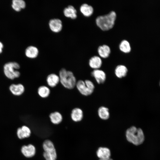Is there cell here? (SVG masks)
Segmentation results:
<instances>
[{"instance_id":"obj_1","label":"cell","mask_w":160,"mask_h":160,"mask_svg":"<svg viewBox=\"0 0 160 160\" xmlns=\"http://www.w3.org/2000/svg\"><path fill=\"white\" fill-rule=\"evenodd\" d=\"M116 18V12L111 11L107 14L98 16L95 19L96 23L101 30H108L113 27Z\"/></svg>"},{"instance_id":"obj_2","label":"cell","mask_w":160,"mask_h":160,"mask_svg":"<svg viewBox=\"0 0 160 160\" xmlns=\"http://www.w3.org/2000/svg\"><path fill=\"white\" fill-rule=\"evenodd\" d=\"M59 76L60 82L65 88L71 89L76 87L77 81L72 71L62 68L59 72Z\"/></svg>"},{"instance_id":"obj_3","label":"cell","mask_w":160,"mask_h":160,"mask_svg":"<svg viewBox=\"0 0 160 160\" xmlns=\"http://www.w3.org/2000/svg\"><path fill=\"white\" fill-rule=\"evenodd\" d=\"M126 135L129 142L136 145L141 144L144 140L145 137L142 130L135 126H132L127 130Z\"/></svg>"},{"instance_id":"obj_4","label":"cell","mask_w":160,"mask_h":160,"mask_svg":"<svg viewBox=\"0 0 160 160\" xmlns=\"http://www.w3.org/2000/svg\"><path fill=\"white\" fill-rule=\"evenodd\" d=\"M20 68L19 64L17 62L7 63L4 66V72L5 76L8 79L13 80L18 78L20 76V73L17 70Z\"/></svg>"},{"instance_id":"obj_5","label":"cell","mask_w":160,"mask_h":160,"mask_svg":"<svg viewBox=\"0 0 160 160\" xmlns=\"http://www.w3.org/2000/svg\"><path fill=\"white\" fill-rule=\"evenodd\" d=\"M43 147L44 152L43 156L46 160H56L57 153L54 145L49 140H46L43 143Z\"/></svg>"},{"instance_id":"obj_6","label":"cell","mask_w":160,"mask_h":160,"mask_svg":"<svg viewBox=\"0 0 160 160\" xmlns=\"http://www.w3.org/2000/svg\"><path fill=\"white\" fill-rule=\"evenodd\" d=\"M76 87L81 94L85 96L91 95L94 91L89 89L85 84L84 81L82 80L77 81Z\"/></svg>"},{"instance_id":"obj_7","label":"cell","mask_w":160,"mask_h":160,"mask_svg":"<svg viewBox=\"0 0 160 160\" xmlns=\"http://www.w3.org/2000/svg\"><path fill=\"white\" fill-rule=\"evenodd\" d=\"M48 24L50 30L54 33H59L62 29V22L59 19L54 18L50 20Z\"/></svg>"},{"instance_id":"obj_8","label":"cell","mask_w":160,"mask_h":160,"mask_svg":"<svg viewBox=\"0 0 160 160\" xmlns=\"http://www.w3.org/2000/svg\"><path fill=\"white\" fill-rule=\"evenodd\" d=\"M92 76L94 77L98 84L103 83L106 79V75L105 72L100 69H94L91 73Z\"/></svg>"},{"instance_id":"obj_9","label":"cell","mask_w":160,"mask_h":160,"mask_svg":"<svg viewBox=\"0 0 160 160\" xmlns=\"http://www.w3.org/2000/svg\"><path fill=\"white\" fill-rule=\"evenodd\" d=\"M22 154L26 157L31 158L36 153V148L32 145L29 144L27 146L24 145L21 149Z\"/></svg>"},{"instance_id":"obj_10","label":"cell","mask_w":160,"mask_h":160,"mask_svg":"<svg viewBox=\"0 0 160 160\" xmlns=\"http://www.w3.org/2000/svg\"><path fill=\"white\" fill-rule=\"evenodd\" d=\"M46 81L49 86L54 87L60 82L59 76L54 73L50 74L47 77Z\"/></svg>"},{"instance_id":"obj_11","label":"cell","mask_w":160,"mask_h":160,"mask_svg":"<svg viewBox=\"0 0 160 160\" xmlns=\"http://www.w3.org/2000/svg\"><path fill=\"white\" fill-rule=\"evenodd\" d=\"M102 61L99 56L94 55L91 57L89 60V66L94 69H99L102 66Z\"/></svg>"},{"instance_id":"obj_12","label":"cell","mask_w":160,"mask_h":160,"mask_svg":"<svg viewBox=\"0 0 160 160\" xmlns=\"http://www.w3.org/2000/svg\"><path fill=\"white\" fill-rule=\"evenodd\" d=\"M9 89L13 95L16 96L21 95L25 90L24 86L21 84H12L9 87Z\"/></svg>"},{"instance_id":"obj_13","label":"cell","mask_w":160,"mask_h":160,"mask_svg":"<svg viewBox=\"0 0 160 160\" xmlns=\"http://www.w3.org/2000/svg\"><path fill=\"white\" fill-rule=\"evenodd\" d=\"M63 13L65 17L72 19H75L77 17V11L74 7L71 5L65 8Z\"/></svg>"},{"instance_id":"obj_14","label":"cell","mask_w":160,"mask_h":160,"mask_svg":"<svg viewBox=\"0 0 160 160\" xmlns=\"http://www.w3.org/2000/svg\"><path fill=\"white\" fill-rule=\"evenodd\" d=\"M97 155L100 159H107L110 158L111 152L110 150L106 147H100L97 151Z\"/></svg>"},{"instance_id":"obj_15","label":"cell","mask_w":160,"mask_h":160,"mask_svg":"<svg viewBox=\"0 0 160 160\" xmlns=\"http://www.w3.org/2000/svg\"><path fill=\"white\" fill-rule=\"evenodd\" d=\"M71 116L72 119L74 121H80L83 117V111L79 108H75L72 110Z\"/></svg>"},{"instance_id":"obj_16","label":"cell","mask_w":160,"mask_h":160,"mask_svg":"<svg viewBox=\"0 0 160 160\" xmlns=\"http://www.w3.org/2000/svg\"><path fill=\"white\" fill-rule=\"evenodd\" d=\"M97 52L101 57L106 58L109 56L111 52V49L108 45L103 44L98 47Z\"/></svg>"},{"instance_id":"obj_17","label":"cell","mask_w":160,"mask_h":160,"mask_svg":"<svg viewBox=\"0 0 160 160\" xmlns=\"http://www.w3.org/2000/svg\"><path fill=\"white\" fill-rule=\"evenodd\" d=\"M31 131L27 126H23L18 128L17 131V135L20 139H23L29 137L31 135Z\"/></svg>"},{"instance_id":"obj_18","label":"cell","mask_w":160,"mask_h":160,"mask_svg":"<svg viewBox=\"0 0 160 160\" xmlns=\"http://www.w3.org/2000/svg\"><path fill=\"white\" fill-rule=\"evenodd\" d=\"M127 67L123 65H117L115 69V74L116 76L119 78H122L125 77L127 73Z\"/></svg>"},{"instance_id":"obj_19","label":"cell","mask_w":160,"mask_h":160,"mask_svg":"<svg viewBox=\"0 0 160 160\" xmlns=\"http://www.w3.org/2000/svg\"><path fill=\"white\" fill-rule=\"evenodd\" d=\"M25 55L28 58L33 59L36 58L39 53V49L36 47L30 46L28 47L25 50Z\"/></svg>"},{"instance_id":"obj_20","label":"cell","mask_w":160,"mask_h":160,"mask_svg":"<svg viewBox=\"0 0 160 160\" xmlns=\"http://www.w3.org/2000/svg\"><path fill=\"white\" fill-rule=\"evenodd\" d=\"M80 10L84 16L88 17L93 14L94 9L91 5L87 3H84L81 6Z\"/></svg>"},{"instance_id":"obj_21","label":"cell","mask_w":160,"mask_h":160,"mask_svg":"<svg viewBox=\"0 0 160 160\" xmlns=\"http://www.w3.org/2000/svg\"><path fill=\"white\" fill-rule=\"evenodd\" d=\"M49 117L51 122L54 124H59L63 120L62 114L58 111L51 113L49 114Z\"/></svg>"},{"instance_id":"obj_22","label":"cell","mask_w":160,"mask_h":160,"mask_svg":"<svg viewBox=\"0 0 160 160\" xmlns=\"http://www.w3.org/2000/svg\"><path fill=\"white\" fill-rule=\"evenodd\" d=\"M37 92L39 96L42 98L48 97L50 93L49 88L47 86L42 85L38 88Z\"/></svg>"},{"instance_id":"obj_23","label":"cell","mask_w":160,"mask_h":160,"mask_svg":"<svg viewBox=\"0 0 160 160\" xmlns=\"http://www.w3.org/2000/svg\"><path fill=\"white\" fill-rule=\"evenodd\" d=\"M98 114L100 118L103 120H107L110 116L109 109L105 106H102L99 108Z\"/></svg>"},{"instance_id":"obj_24","label":"cell","mask_w":160,"mask_h":160,"mask_svg":"<svg viewBox=\"0 0 160 160\" xmlns=\"http://www.w3.org/2000/svg\"><path fill=\"white\" fill-rule=\"evenodd\" d=\"M12 6L14 10L19 12L25 7L26 4L23 0H13L12 1Z\"/></svg>"},{"instance_id":"obj_25","label":"cell","mask_w":160,"mask_h":160,"mask_svg":"<svg viewBox=\"0 0 160 160\" xmlns=\"http://www.w3.org/2000/svg\"><path fill=\"white\" fill-rule=\"evenodd\" d=\"M119 47L121 51L125 53L129 52L131 50L130 44L129 42L126 39H123L121 41Z\"/></svg>"},{"instance_id":"obj_26","label":"cell","mask_w":160,"mask_h":160,"mask_svg":"<svg viewBox=\"0 0 160 160\" xmlns=\"http://www.w3.org/2000/svg\"><path fill=\"white\" fill-rule=\"evenodd\" d=\"M84 81L85 84L89 88L92 90L94 91L95 87L93 83L89 80H86Z\"/></svg>"},{"instance_id":"obj_27","label":"cell","mask_w":160,"mask_h":160,"mask_svg":"<svg viewBox=\"0 0 160 160\" xmlns=\"http://www.w3.org/2000/svg\"><path fill=\"white\" fill-rule=\"evenodd\" d=\"M3 45L2 43L0 42V54L2 52Z\"/></svg>"},{"instance_id":"obj_28","label":"cell","mask_w":160,"mask_h":160,"mask_svg":"<svg viewBox=\"0 0 160 160\" xmlns=\"http://www.w3.org/2000/svg\"><path fill=\"white\" fill-rule=\"evenodd\" d=\"M99 160H113L112 159L110 158L109 159H105V160H103V159H100Z\"/></svg>"},{"instance_id":"obj_29","label":"cell","mask_w":160,"mask_h":160,"mask_svg":"<svg viewBox=\"0 0 160 160\" xmlns=\"http://www.w3.org/2000/svg\"><path fill=\"white\" fill-rule=\"evenodd\" d=\"M159 86H160V81L159 82Z\"/></svg>"}]
</instances>
